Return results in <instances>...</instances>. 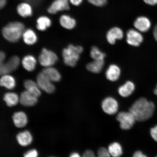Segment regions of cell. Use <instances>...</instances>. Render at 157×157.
Wrapping results in <instances>:
<instances>
[{"mask_svg": "<svg viewBox=\"0 0 157 157\" xmlns=\"http://www.w3.org/2000/svg\"><path fill=\"white\" fill-rule=\"evenodd\" d=\"M71 6L69 0H53L47 9L46 15H54L68 11L70 10Z\"/></svg>", "mask_w": 157, "mask_h": 157, "instance_id": "cell-4", "label": "cell"}, {"mask_svg": "<svg viewBox=\"0 0 157 157\" xmlns=\"http://www.w3.org/2000/svg\"><path fill=\"white\" fill-rule=\"evenodd\" d=\"M153 35H154L155 39L157 41V23L154 27V30H153Z\"/></svg>", "mask_w": 157, "mask_h": 157, "instance_id": "cell-40", "label": "cell"}, {"mask_svg": "<svg viewBox=\"0 0 157 157\" xmlns=\"http://www.w3.org/2000/svg\"><path fill=\"white\" fill-rule=\"evenodd\" d=\"M16 12L19 16L21 18H28L33 16V8L28 2H22L17 5Z\"/></svg>", "mask_w": 157, "mask_h": 157, "instance_id": "cell-13", "label": "cell"}, {"mask_svg": "<svg viewBox=\"0 0 157 157\" xmlns=\"http://www.w3.org/2000/svg\"><path fill=\"white\" fill-rule=\"evenodd\" d=\"M124 36L122 29L118 27H114L108 31L106 39L108 42L111 44H115L117 40H121Z\"/></svg>", "mask_w": 157, "mask_h": 157, "instance_id": "cell-14", "label": "cell"}, {"mask_svg": "<svg viewBox=\"0 0 157 157\" xmlns=\"http://www.w3.org/2000/svg\"><path fill=\"white\" fill-rule=\"evenodd\" d=\"M36 60L34 56L29 55L25 56L22 60L23 68L27 71L31 72L34 71L36 67Z\"/></svg>", "mask_w": 157, "mask_h": 157, "instance_id": "cell-24", "label": "cell"}, {"mask_svg": "<svg viewBox=\"0 0 157 157\" xmlns=\"http://www.w3.org/2000/svg\"><path fill=\"white\" fill-rule=\"evenodd\" d=\"M154 94L157 96V84L155 89L154 90Z\"/></svg>", "mask_w": 157, "mask_h": 157, "instance_id": "cell-42", "label": "cell"}, {"mask_svg": "<svg viewBox=\"0 0 157 157\" xmlns=\"http://www.w3.org/2000/svg\"><path fill=\"white\" fill-rule=\"evenodd\" d=\"M4 101L9 107L14 106L19 101V98L16 93H6L4 96Z\"/></svg>", "mask_w": 157, "mask_h": 157, "instance_id": "cell-27", "label": "cell"}, {"mask_svg": "<svg viewBox=\"0 0 157 157\" xmlns=\"http://www.w3.org/2000/svg\"><path fill=\"white\" fill-rule=\"evenodd\" d=\"M154 104L148 101L144 98L137 99L129 109V111L133 114L136 121H143L150 119L155 110Z\"/></svg>", "mask_w": 157, "mask_h": 157, "instance_id": "cell-1", "label": "cell"}, {"mask_svg": "<svg viewBox=\"0 0 157 157\" xmlns=\"http://www.w3.org/2000/svg\"><path fill=\"white\" fill-rule=\"evenodd\" d=\"M108 150L111 157H120L123 154V148L117 142L111 143L108 147Z\"/></svg>", "mask_w": 157, "mask_h": 157, "instance_id": "cell-28", "label": "cell"}, {"mask_svg": "<svg viewBox=\"0 0 157 157\" xmlns=\"http://www.w3.org/2000/svg\"><path fill=\"white\" fill-rule=\"evenodd\" d=\"M90 56L94 60H103L106 55L97 47L93 46L90 51Z\"/></svg>", "mask_w": 157, "mask_h": 157, "instance_id": "cell-29", "label": "cell"}, {"mask_svg": "<svg viewBox=\"0 0 157 157\" xmlns=\"http://www.w3.org/2000/svg\"><path fill=\"white\" fill-rule=\"evenodd\" d=\"M36 29L39 31H44L52 26V21L48 16L42 15L36 19Z\"/></svg>", "mask_w": 157, "mask_h": 157, "instance_id": "cell-16", "label": "cell"}, {"mask_svg": "<svg viewBox=\"0 0 157 157\" xmlns=\"http://www.w3.org/2000/svg\"><path fill=\"white\" fill-rule=\"evenodd\" d=\"M0 84L2 87L9 90H12L16 86V82L14 78L9 74L2 76L0 80Z\"/></svg>", "mask_w": 157, "mask_h": 157, "instance_id": "cell-25", "label": "cell"}, {"mask_svg": "<svg viewBox=\"0 0 157 157\" xmlns=\"http://www.w3.org/2000/svg\"><path fill=\"white\" fill-rule=\"evenodd\" d=\"M150 134L153 139L157 142V125L151 128Z\"/></svg>", "mask_w": 157, "mask_h": 157, "instance_id": "cell-34", "label": "cell"}, {"mask_svg": "<svg viewBox=\"0 0 157 157\" xmlns=\"http://www.w3.org/2000/svg\"><path fill=\"white\" fill-rule=\"evenodd\" d=\"M60 13L58 20L61 26L68 30H71L75 28L77 21L74 17L67 13L63 12Z\"/></svg>", "mask_w": 157, "mask_h": 157, "instance_id": "cell-12", "label": "cell"}, {"mask_svg": "<svg viewBox=\"0 0 157 157\" xmlns=\"http://www.w3.org/2000/svg\"><path fill=\"white\" fill-rule=\"evenodd\" d=\"M83 51V48L81 46H74L72 44L68 45L67 48H64L62 52L65 64L68 66L74 67L77 64L80 58V55L82 53Z\"/></svg>", "mask_w": 157, "mask_h": 157, "instance_id": "cell-3", "label": "cell"}, {"mask_svg": "<svg viewBox=\"0 0 157 157\" xmlns=\"http://www.w3.org/2000/svg\"><path fill=\"white\" fill-rule=\"evenodd\" d=\"M36 81L39 88L47 93H53L56 90V87L52 82L42 72L38 74Z\"/></svg>", "mask_w": 157, "mask_h": 157, "instance_id": "cell-8", "label": "cell"}, {"mask_svg": "<svg viewBox=\"0 0 157 157\" xmlns=\"http://www.w3.org/2000/svg\"><path fill=\"white\" fill-rule=\"evenodd\" d=\"M19 102L21 105L24 106L32 107L37 103L38 98L26 90L21 93L19 98Z\"/></svg>", "mask_w": 157, "mask_h": 157, "instance_id": "cell-15", "label": "cell"}, {"mask_svg": "<svg viewBox=\"0 0 157 157\" xmlns=\"http://www.w3.org/2000/svg\"><path fill=\"white\" fill-rule=\"evenodd\" d=\"M17 139L21 146L24 147L28 146L31 144L33 138L31 133L26 130L18 133L17 135Z\"/></svg>", "mask_w": 157, "mask_h": 157, "instance_id": "cell-20", "label": "cell"}, {"mask_svg": "<svg viewBox=\"0 0 157 157\" xmlns=\"http://www.w3.org/2000/svg\"><path fill=\"white\" fill-rule=\"evenodd\" d=\"M38 152L35 149L29 150L24 155V157H38Z\"/></svg>", "mask_w": 157, "mask_h": 157, "instance_id": "cell-32", "label": "cell"}, {"mask_svg": "<svg viewBox=\"0 0 157 157\" xmlns=\"http://www.w3.org/2000/svg\"><path fill=\"white\" fill-rule=\"evenodd\" d=\"M58 59V57L54 52L44 48L42 49L39 57V63L46 67L54 65Z\"/></svg>", "mask_w": 157, "mask_h": 157, "instance_id": "cell-6", "label": "cell"}, {"mask_svg": "<svg viewBox=\"0 0 157 157\" xmlns=\"http://www.w3.org/2000/svg\"><path fill=\"white\" fill-rule=\"evenodd\" d=\"M143 37L141 32L136 29H130L126 34V41L128 44L134 47H138L142 44Z\"/></svg>", "mask_w": 157, "mask_h": 157, "instance_id": "cell-9", "label": "cell"}, {"mask_svg": "<svg viewBox=\"0 0 157 157\" xmlns=\"http://www.w3.org/2000/svg\"><path fill=\"white\" fill-rule=\"evenodd\" d=\"M135 85L132 82L128 81L120 87L118 91L121 97L126 98L129 97L134 92Z\"/></svg>", "mask_w": 157, "mask_h": 157, "instance_id": "cell-19", "label": "cell"}, {"mask_svg": "<svg viewBox=\"0 0 157 157\" xmlns=\"http://www.w3.org/2000/svg\"><path fill=\"white\" fill-rule=\"evenodd\" d=\"M24 86L27 91H29L35 97L38 98L41 93L38 84L31 80H27L24 82Z\"/></svg>", "mask_w": 157, "mask_h": 157, "instance_id": "cell-22", "label": "cell"}, {"mask_svg": "<svg viewBox=\"0 0 157 157\" xmlns=\"http://www.w3.org/2000/svg\"><path fill=\"white\" fill-rule=\"evenodd\" d=\"M20 60L18 56L11 57L6 63H1L0 64V74L1 75L9 74L16 70L19 65Z\"/></svg>", "mask_w": 157, "mask_h": 157, "instance_id": "cell-7", "label": "cell"}, {"mask_svg": "<svg viewBox=\"0 0 157 157\" xmlns=\"http://www.w3.org/2000/svg\"><path fill=\"white\" fill-rule=\"evenodd\" d=\"M88 3L95 7H102L107 5L108 0H87Z\"/></svg>", "mask_w": 157, "mask_h": 157, "instance_id": "cell-30", "label": "cell"}, {"mask_svg": "<svg viewBox=\"0 0 157 157\" xmlns=\"http://www.w3.org/2000/svg\"><path fill=\"white\" fill-rule=\"evenodd\" d=\"M25 30V25L22 21H10L3 27L2 34L6 40L10 42H18L22 36Z\"/></svg>", "mask_w": 157, "mask_h": 157, "instance_id": "cell-2", "label": "cell"}, {"mask_svg": "<svg viewBox=\"0 0 157 157\" xmlns=\"http://www.w3.org/2000/svg\"><path fill=\"white\" fill-rule=\"evenodd\" d=\"M42 72L52 82H59L61 78V76L58 70L52 67L44 68Z\"/></svg>", "mask_w": 157, "mask_h": 157, "instance_id": "cell-21", "label": "cell"}, {"mask_svg": "<svg viewBox=\"0 0 157 157\" xmlns=\"http://www.w3.org/2000/svg\"><path fill=\"white\" fill-rule=\"evenodd\" d=\"M133 157H147L146 155L143 154L141 151H137L133 154Z\"/></svg>", "mask_w": 157, "mask_h": 157, "instance_id": "cell-37", "label": "cell"}, {"mask_svg": "<svg viewBox=\"0 0 157 157\" xmlns=\"http://www.w3.org/2000/svg\"><path fill=\"white\" fill-rule=\"evenodd\" d=\"M101 107L104 112L107 114L113 115L117 112L118 103L114 98L108 97L103 101Z\"/></svg>", "mask_w": 157, "mask_h": 157, "instance_id": "cell-11", "label": "cell"}, {"mask_svg": "<svg viewBox=\"0 0 157 157\" xmlns=\"http://www.w3.org/2000/svg\"><path fill=\"white\" fill-rule=\"evenodd\" d=\"M151 24L150 19L144 15L137 17L133 22L135 29L141 33H146L150 30Z\"/></svg>", "mask_w": 157, "mask_h": 157, "instance_id": "cell-10", "label": "cell"}, {"mask_svg": "<svg viewBox=\"0 0 157 157\" xmlns=\"http://www.w3.org/2000/svg\"><path fill=\"white\" fill-rule=\"evenodd\" d=\"M82 157H97V156H96L93 151L87 150L84 152Z\"/></svg>", "mask_w": 157, "mask_h": 157, "instance_id": "cell-35", "label": "cell"}, {"mask_svg": "<svg viewBox=\"0 0 157 157\" xmlns=\"http://www.w3.org/2000/svg\"><path fill=\"white\" fill-rule=\"evenodd\" d=\"M12 118L15 126L19 128L24 127L28 122L27 115L22 111L17 112L14 113Z\"/></svg>", "mask_w": 157, "mask_h": 157, "instance_id": "cell-18", "label": "cell"}, {"mask_svg": "<svg viewBox=\"0 0 157 157\" xmlns=\"http://www.w3.org/2000/svg\"><path fill=\"white\" fill-rule=\"evenodd\" d=\"M5 57L6 56L4 52H1V53H0V61H1V63L4 61Z\"/></svg>", "mask_w": 157, "mask_h": 157, "instance_id": "cell-39", "label": "cell"}, {"mask_svg": "<svg viewBox=\"0 0 157 157\" xmlns=\"http://www.w3.org/2000/svg\"><path fill=\"white\" fill-rule=\"evenodd\" d=\"M146 4L150 6L157 5V0H143Z\"/></svg>", "mask_w": 157, "mask_h": 157, "instance_id": "cell-36", "label": "cell"}, {"mask_svg": "<svg viewBox=\"0 0 157 157\" xmlns=\"http://www.w3.org/2000/svg\"><path fill=\"white\" fill-rule=\"evenodd\" d=\"M23 40L27 44L33 45L37 41V36L36 33L33 29H27L24 31L22 35Z\"/></svg>", "mask_w": 157, "mask_h": 157, "instance_id": "cell-23", "label": "cell"}, {"mask_svg": "<svg viewBox=\"0 0 157 157\" xmlns=\"http://www.w3.org/2000/svg\"><path fill=\"white\" fill-rule=\"evenodd\" d=\"M69 157H81L80 155L77 152H74L70 155Z\"/></svg>", "mask_w": 157, "mask_h": 157, "instance_id": "cell-41", "label": "cell"}, {"mask_svg": "<svg viewBox=\"0 0 157 157\" xmlns=\"http://www.w3.org/2000/svg\"><path fill=\"white\" fill-rule=\"evenodd\" d=\"M97 157H111L108 149L105 147H101L98 151Z\"/></svg>", "mask_w": 157, "mask_h": 157, "instance_id": "cell-31", "label": "cell"}, {"mask_svg": "<svg viewBox=\"0 0 157 157\" xmlns=\"http://www.w3.org/2000/svg\"><path fill=\"white\" fill-rule=\"evenodd\" d=\"M71 5L75 7H79L83 3L84 0H69Z\"/></svg>", "mask_w": 157, "mask_h": 157, "instance_id": "cell-33", "label": "cell"}, {"mask_svg": "<svg viewBox=\"0 0 157 157\" xmlns=\"http://www.w3.org/2000/svg\"><path fill=\"white\" fill-rule=\"evenodd\" d=\"M121 74V70L117 65L111 64L105 72V76L107 79L112 82L117 81L119 79Z\"/></svg>", "mask_w": 157, "mask_h": 157, "instance_id": "cell-17", "label": "cell"}, {"mask_svg": "<svg viewBox=\"0 0 157 157\" xmlns=\"http://www.w3.org/2000/svg\"><path fill=\"white\" fill-rule=\"evenodd\" d=\"M117 119L120 126L123 130H129L132 128L136 121L134 115L130 111H122L118 113Z\"/></svg>", "mask_w": 157, "mask_h": 157, "instance_id": "cell-5", "label": "cell"}, {"mask_svg": "<svg viewBox=\"0 0 157 157\" xmlns=\"http://www.w3.org/2000/svg\"><path fill=\"white\" fill-rule=\"evenodd\" d=\"M8 0H0V10L4 8L7 6Z\"/></svg>", "mask_w": 157, "mask_h": 157, "instance_id": "cell-38", "label": "cell"}, {"mask_svg": "<svg viewBox=\"0 0 157 157\" xmlns=\"http://www.w3.org/2000/svg\"><path fill=\"white\" fill-rule=\"evenodd\" d=\"M105 64L103 60H94L93 62L87 64V68L88 71L94 73H99L102 70Z\"/></svg>", "mask_w": 157, "mask_h": 157, "instance_id": "cell-26", "label": "cell"}, {"mask_svg": "<svg viewBox=\"0 0 157 157\" xmlns=\"http://www.w3.org/2000/svg\"><path fill=\"white\" fill-rule=\"evenodd\" d=\"M156 157H157V156Z\"/></svg>", "mask_w": 157, "mask_h": 157, "instance_id": "cell-43", "label": "cell"}]
</instances>
